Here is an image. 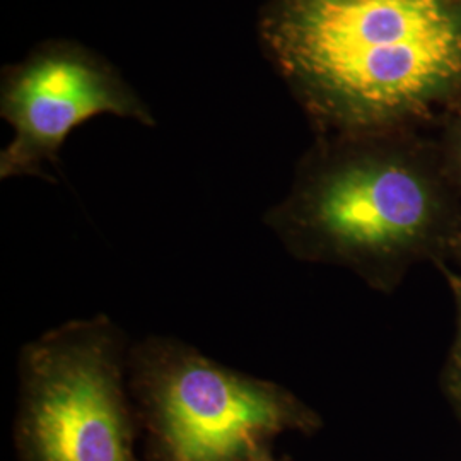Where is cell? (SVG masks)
Wrapping results in <instances>:
<instances>
[{"label":"cell","mask_w":461,"mask_h":461,"mask_svg":"<svg viewBox=\"0 0 461 461\" xmlns=\"http://www.w3.org/2000/svg\"><path fill=\"white\" fill-rule=\"evenodd\" d=\"M129 386L148 461H253L280 434L321 428L285 386L175 337L149 335L131 346Z\"/></svg>","instance_id":"obj_1"},{"label":"cell","mask_w":461,"mask_h":461,"mask_svg":"<svg viewBox=\"0 0 461 461\" xmlns=\"http://www.w3.org/2000/svg\"><path fill=\"white\" fill-rule=\"evenodd\" d=\"M131 344L108 314L68 320L21 348L19 461H140Z\"/></svg>","instance_id":"obj_2"},{"label":"cell","mask_w":461,"mask_h":461,"mask_svg":"<svg viewBox=\"0 0 461 461\" xmlns=\"http://www.w3.org/2000/svg\"><path fill=\"white\" fill-rule=\"evenodd\" d=\"M453 247L456 248V251L461 255V234L458 236V240H456V243H455Z\"/></svg>","instance_id":"obj_9"},{"label":"cell","mask_w":461,"mask_h":461,"mask_svg":"<svg viewBox=\"0 0 461 461\" xmlns=\"http://www.w3.org/2000/svg\"><path fill=\"white\" fill-rule=\"evenodd\" d=\"M446 279L449 280L451 291L456 299V306H458V339H456V346L453 350V359H451V371H449V392L455 398V402L458 403V409L461 412V277L449 272L445 268Z\"/></svg>","instance_id":"obj_7"},{"label":"cell","mask_w":461,"mask_h":461,"mask_svg":"<svg viewBox=\"0 0 461 461\" xmlns=\"http://www.w3.org/2000/svg\"><path fill=\"white\" fill-rule=\"evenodd\" d=\"M4 113L16 133L2 152V178L38 173L43 161L55 159L70 131L91 116L113 113L149 122L146 112L99 68L60 55L43 59L19 76Z\"/></svg>","instance_id":"obj_5"},{"label":"cell","mask_w":461,"mask_h":461,"mask_svg":"<svg viewBox=\"0 0 461 461\" xmlns=\"http://www.w3.org/2000/svg\"><path fill=\"white\" fill-rule=\"evenodd\" d=\"M253 461H277L274 458V455H272V447H264L257 456H255V460Z\"/></svg>","instance_id":"obj_8"},{"label":"cell","mask_w":461,"mask_h":461,"mask_svg":"<svg viewBox=\"0 0 461 461\" xmlns=\"http://www.w3.org/2000/svg\"><path fill=\"white\" fill-rule=\"evenodd\" d=\"M458 24L445 0H285L265 26L280 55L393 45Z\"/></svg>","instance_id":"obj_6"},{"label":"cell","mask_w":461,"mask_h":461,"mask_svg":"<svg viewBox=\"0 0 461 461\" xmlns=\"http://www.w3.org/2000/svg\"><path fill=\"white\" fill-rule=\"evenodd\" d=\"M265 222L299 260L344 265L388 287L405 262L432 247L438 203L415 167L364 154L320 169Z\"/></svg>","instance_id":"obj_3"},{"label":"cell","mask_w":461,"mask_h":461,"mask_svg":"<svg viewBox=\"0 0 461 461\" xmlns=\"http://www.w3.org/2000/svg\"><path fill=\"white\" fill-rule=\"evenodd\" d=\"M329 115L371 127L403 115L461 77V24L393 45L280 53Z\"/></svg>","instance_id":"obj_4"}]
</instances>
